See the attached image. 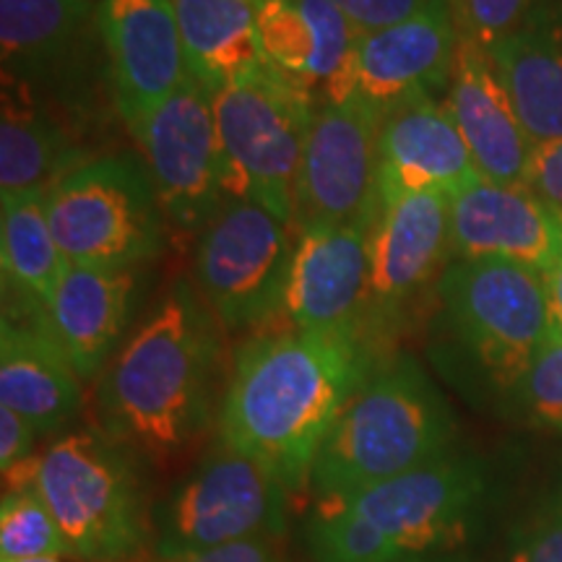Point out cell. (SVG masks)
<instances>
[{
  "label": "cell",
  "instance_id": "obj_1",
  "mask_svg": "<svg viewBox=\"0 0 562 562\" xmlns=\"http://www.w3.org/2000/svg\"><path fill=\"white\" fill-rule=\"evenodd\" d=\"M372 370L360 336L277 331L237 349L220 406V438L297 492L311 482L315 456Z\"/></svg>",
  "mask_w": 562,
  "mask_h": 562
},
{
  "label": "cell",
  "instance_id": "obj_2",
  "mask_svg": "<svg viewBox=\"0 0 562 562\" xmlns=\"http://www.w3.org/2000/svg\"><path fill=\"white\" fill-rule=\"evenodd\" d=\"M216 375V315L188 281H172L102 370L104 432L125 451L172 459L209 427Z\"/></svg>",
  "mask_w": 562,
  "mask_h": 562
},
{
  "label": "cell",
  "instance_id": "obj_3",
  "mask_svg": "<svg viewBox=\"0 0 562 562\" xmlns=\"http://www.w3.org/2000/svg\"><path fill=\"white\" fill-rule=\"evenodd\" d=\"M490 472L474 453L453 451L393 480L318 501L307 521L315 562H398L451 552L482 518Z\"/></svg>",
  "mask_w": 562,
  "mask_h": 562
},
{
  "label": "cell",
  "instance_id": "obj_4",
  "mask_svg": "<svg viewBox=\"0 0 562 562\" xmlns=\"http://www.w3.org/2000/svg\"><path fill=\"white\" fill-rule=\"evenodd\" d=\"M552 334L544 277L529 266L453 258L435 281V362L497 409Z\"/></svg>",
  "mask_w": 562,
  "mask_h": 562
},
{
  "label": "cell",
  "instance_id": "obj_5",
  "mask_svg": "<svg viewBox=\"0 0 562 562\" xmlns=\"http://www.w3.org/2000/svg\"><path fill=\"white\" fill-rule=\"evenodd\" d=\"M456 448V417L414 357L372 364L315 456L311 487L331 501L442 459Z\"/></svg>",
  "mask_w": 562,
  "mask_h": 562
},
{
  "label": "cell",
  "instance_id": "obj_6",
  "mask_svg": "<svg viewBox=\"0 0 562 562\" xmlns=\"http://www.w3.org/2000/svg\"><path fill=\"white\" fill-rule=\"evenodd\" d=\"M34 487L58 521L70 558L128 562L146 542L138 476L108 432L76 430L37 456Z\"/></svg>",
  "mask_w": 562,
  "mask_h": 562
},
{
  "label": "cell",
  "instance_id": "obj_7",
  "mask_svg": "<svg viewBox=\"0 0 562 562\" xmlns=\"http://www.w3.org/2000/svg\"><path fill=\"white\" fill-rule=\"evenodd\" d=\"M45 211L66 263L138 269L165 245V209L144 159L104 154L47 188Z\"/></svg>",
  "mask_w": 562,
  "mask_h": 562
},
{
  "label": "cell",
  "instance_id": "obj_8",
  "mask_svg": "<svg viewBox=\"0 0 562 562\" xmlns=\"http://www.w3.org/2000/svg\"><path fill=\"white\" fill-rule=\"evenodd\" d=\"M235 195H248L294 227V195L313 123V97L277 70L232 81L211 94Z\"/></svg>",
  "mask_w": 562,
  "mask_h": 562
},
{
  "label": "cell",
  "instance_id": "obj_9",
  "mask_svg": "<svg viewBox=\"0 0 562 562\" xmlns=\"http://www.w3.org/2000/svg\"><path fill=\"white\" fill-rule=\"evenodd\" d=\"M290 490L261 461L222 438L157 508L154 554L201 552L245 539H279Z\"/></svg>",
  "mask_w": 562,
  "mask_h": 562
},
{
  "label": "cell",
  "instance_id": "obj_10",
  "mask_svg": "<svg viewBox=\"0 0 562 562\" xmlns=\"http://www.w3.org/2000/svg\"><path fill=\"white\" fill-rule=\"evenodd\" d=\"M292 224L248 195H232L195 235L193 271L216 321L248 328L284 311L294 258Z\"/></svg>",
  "mask_w": 562,
  "mask_h": 562
},
{
  "label": "cell",
  "instance_id": "obj_11",
  "mask_svg": "<svg viewBox=\"0 0 562 562\" xmlns=\"http://www.w3.org/2000/svg\"><path fill=\"white\" fill-rule=\"evenodd\" d=\"M131 133L144 151L167 222L199 235L235 195L211 91L191 76Z\"/></svg>",
  "mask_w": 562,
  "mask_h": 562
},
{
  "label": "cell",
  "instance_id": "obj_12",
  "mask_svg": "<svg viewBox=\"0 0 562 562\" xmlns=\"http://www.w3.org/2000/svg\"><path fill=\"white\" fill-rule=\"evenodd\" d=\"M459 42L451 0H432L417 16L360 34L323 102H362L385 115L417 97L446 94Z\"/></svg>",
  "mask_w": 562,
  "mask_h": 562
},
{
  "label": "cell",
  "instance_id": "obj_13",
  "mask_svg": "<svg viewBox=\"0 0 562 562\" xmlns=\"http://www.w3.org/2000/svg\"><path fill=\"white\" fill-rule=\"evenodd\" d=\"M381 112L362 102H323L302 154L294 229L370 220Z\"/></svg>",
  "mask_w": 562,
  "mask_h": 562
},
{
  "label": "cell",
  "instance_id": "obj_14",
  "mask_svg": "<svg viewBox=\"0 0 562 562\" xmlns=\"http://www.w3.org/2000/svg\"><path fill=\"white\" fill-rule=\"evenodd\" d=\"M294 232L281 313L300 331L360 336V323L370 311V220Z\"/></svg>",
  "mask_w": 562,
  "mask_h": 562
},
{
  "label": "cell",
  "instance_id": "obj_15",
  "mask_svg": "<svg viewBox=\"0 0 562 562\" xmlns=\"http://www.w3.org/2000/svg\"><path fill=\"white\" fill-rule=\"evenodd\" d=\"M97 24L108 47L115 102L128 131L191 79L172 0H102Z\"/></svg>",
  "mask_w": 562,
  "mask_h": 562
},
{
  "label": "cell",
  "instance_id": "obj_16",
  "mask_svg": "<svg viewBox=\"0 0 562 562\" xmlns=\"http://www.w3.org/2000/svg\"><path fill=\"white\" fill-rule=\"evenodd\" d=\"M451 256L446 193H409L372 201L370 311L385 315L435 284Z\"/></svg>",
  "mask_w": 562,
  "mask_h": 562
},
{
  "label": "cell",
  "instance_id": "obj_17",
  "mask_svg": "<svg viewBox=\"0 0 562 562\" xmlns=\"http://www.w3.org/2000/svg\"><path fill=\"white\" fill-rule=\"evenodd\" d=\"M451 256L495 258L544 273L562 250V214L526 186L476 178L448 195Z\"/></svg>",
  "mask_w": 562,
  "mask_h": 562
},
{
  "label": "cell",
  "instance_id": "obj_18",
  "mask_svg": "<svg viewBox=\"0 0 562 562\" xmlns=\"http://www.w3.org/2000/svg\"><path fill=\"white\" fill-rule=\"evenodd\" d=\"M482 178L469 146L438 97H417L389 110L378 131L375 201L409 193L453 195Z\"/></svg>",
  "mask_w": 562,
  "mask_h": 562
},
{
  "label": "cell",
  "instance_id": "obj_19",
  "mask_svg": "<svg viewBox=\"0 0 562 562\" xmlns=\"http://www.w3.org/2000/svg\"><path fill=\"white\" fill-rule=\"evenodd\" d=\"M442 97L482 178L503 186H524L537 144L513 108L490 53L463 34Z\"/></svg>",
  "mask_w": 562,
  "mask_h": 562
},
{
  "label": "cell",
  "instance_id": "obj_20",
  "mask_svg": "<svg viewBox=\"0 0 562 562\" xmlns=\"http://www.w3.org/2000/svg\"><path fill=\"white\" fill-rule=\"evenodd\" d=\"M136 269L66 263L40 323L58 344L81 381L108 368L128 336Z\"/></svg>",
  "mask_w": 562,
  "mask_h": 562
},
{
  "label": "cell",
  "instance_id": "obj_21",
  "mask_svg": "<svg viewBox=\"0 0 562 562\" xmlns=\"http://www.w3.org/2000/svg\"><path fill=\"white\" fill-rule=\"evenodd\" d=\"M487 53L533 144L562 138V3L542 0Z\"/></svg>",
  "mask_w": 562,
  "mask_h": 562
},
{
  "label": "cell",
  "instance_id": "obj_22",
  "mask_svg": "<svg viewBox=\"0 0 562 562\" xmlns=\"http://www.w3.org/2000/svg\"><path fill=\"white\" fill-rule=\"evenodd\" d=\"M81 378L50 334L3 315L0 328V406L53 435L81 412Z\"/></svg>",
  "mask_w": 562,
  "mask_h": 562
},
{
  "label": "cell",
  "instance_id": "obj_23",
  "mask_svg": "<svg viewBox=\"0 0 562 562\" xmlns=\"http://www.w3.org/2000/svg\"><path fill=\"white\" fill-rule=\"evenodd\" d=\"M263 58L302 89H326L339 74L360 32L334 0H258Z\"/></svg>",
  "mask_w": 562,
  "mask_h": 562
},
{
  "label": "cell",
  "instance_id": "obj_24",
  "mask_svg": "<svg viewBox=\"0 0 562 562\" xmlns=\"http://www.w3.org/2000/svg\"><path fill=\"white\" fill-rule=\"evenodd\" d=\"M83 161V151L63 125L34 104L32 89L3 76L0 199L13 201L30 193H47V188Z\"/></svg>",
  "mask_w": 562,
  "mask_h": 562
},
{
  "label": "cell",
  "instance_id": "obj_25",
  "mask_svg": "<svg viewBox=\"0 0 562 562\" xmlns=\"http://www.w3.org/2000/svg\"><path fill=\"white\" fill-rule=\"evenodd\" d=\"M188 70L211 94L269 68L258 37V0H172Z\"/></svg>",
  "mask_w": 562,
  "mask_h": 562
},
{
  "label": "cell",
  "instance_id": "obj_26",
  "mask_svg": "<svg viewBox=\"0 0 562 562\" xmlns=\"http://www.w3.org/2000/svg\"><path fill=\"white\" fill-rule=\"evenodd\" d=\"M91 13L89 0H0L3 76L32 89L70 58Z\"/></svg>",
  "mask_w": 562,
  "mask_h": 562
},
{
  "label": "cell",
  "instance_id": "obj_27",
  "mask_svg": "<svg viewBox=\"0 0 562 562\" xmlns=\"http://www.w3.org/2000/svg\"><path fill=\"white\" fill-rule=\"evenodd\" d=\"M0 214V258L3 279L24 294L37 311L45 307L55 281L66 269V258L55 243L45 211V193L3 201Z\"/></svg>",
  "mask_w": 562,
  "mask_h": 562
},
{
  "label": "cell",
  "instance_id": "obj_28",
  "mask_svg": "<svg viewBox=\"0 0 562 562\" xmlns=\"http://www.w3.org/2000/svg\"><path fill=\"white\" fill-rule=\"evenodd\" d=\"M70 558L58 521L34 484L3 492L0 503V562Z\"/></svg>",
  "mask_w": 562,
  "mask_h": 562
},
{
  "label": "cell",
  "instance_id": "obj_29",
  "mask_svg": "<svg viewBox=\"0 0 562 562\" xmlns=\"http://www.w3.org/2000/svg\"><path fill=\"white\" fill-rule=\"evenodd\" d=\"M503 412L537 430L562 435V334L554 331L537 351Z\"/></svg>",
  "mask_w": 562,
  "mask_h": 562
},
{
  "label": "cell",
  "instance_id": "obj_30",
  "mask_svg": "<svg viewBox=\"0 0 562 562\" xmlns=\"http://www.w3.org/2000/svg\"><path fill=\"white\" fill-rule=\"evenodd\" d=\"M505 562H562V484L526 518Z\"/></svg>",
  "mask_w": 562,
  "mask_h": 562
},
{
  "label": "cell",
  "instance_id": "obj_31",
  "mask_svg": "<svg viewBox=\"0 0 562 562\" xmlns=\"http://www.w3.org/2000/svg\"><path fill=\"white\" fill-rule=\"evenodd\" d=\"M542 0H461L463 37L490 50L497 40L516 30Z\"/></svg>",
  "mask_w": 562,
  "mask_h": 562
},
{
  "label": "cell",
  "instance_id": "obj_32",
  "mask_svg": "<svg viewBox=\"0 0 562 562\" xmlns=\"http://www.w3.org/2000/svg\"><path fill=\"white\" fill-rule=\"evenodd\" d=\"M334 3L357 32L368 34L417 16L432 0H334Z\"/></svg>",
  "mask_w": 562,
  "mask_h": 562
},
{
  "label": "cell",
  "instance_id": "obj_33",
  "mask_svg": "<svg viewBox=\"0 0 562 562\" xmlns=\"http://www.w3.org/2000/svg\"><path fill=\"white\" fill-rule=\"evenodd\" d=\"M524 186L562 214V138L533 146Z\"/></svg>",
  "mask_w": 562,
  "mask_h": 562
},
{
  "label": "cell",
  "instance_id": "obj_34",
  "mask_svg": "<svg viewBox=\"0 0 562 562\" xmlns=\"http://www.w3.org/2000/svg\"><path fill=\"white\" fill-rule=\"evenodd\" d=\"M149 562H284V560H281V554L277 550V539L256 537V539H245V542L211 547V550H201V552L167 554V558L154 554Z\"/></svg>",
  "mask_w": 562,
  "mask_h": 562
},
{
  "label": "cell",
  "instance_id": "obj_35",
  "mask_svg": "<svg viewBox=\"0 0 562 562\" xmlns=\"http://www.w3.org/2000/svg\"><path fill=\"white\" fill-rule=\"evenodd\" d=\"M37 438L40 435L30 422L0 406V469H3V474L34 459L32 451Z\"/></svg>",
  "mask_w": 562,
  "mask_h": 562
},
{
  "label": "cell",
  "instance_id": "obj_36",
  "mask_svg": "<svg viewBox=\"0 0 562 562\" xmlns=\"http://www.w3.org/2000/svg\"><path fill=\"white\" fill-rule=\"evenodd\" d=\"M544 286H547V300H550V315L554 331L562 334V250L558 261L552 263L550 271L542 273Z\"/></svg>",
  "mask_w": 562,
  "mask_h": 562
},
{
  "label": "cell",
  "instance_id": "obj_37",
  "mask_svg": "<svg viewBox=\"0 0 562 562\" xmlns=\"http://www.w3.org/2000/svg\"><path fill=\"white\" fill-rule=\"evenodd\" d=\"M398 562H459V560H453L451 554L442 552V554H419V558H406Z\"/></svg>",
  "mask_w": 562,
  "mask_h": 562
},
{
  "label": "cell",
  "instance_id": "obj_38",
  "mask_svg": "<svg viewBox=\"0 0 562 562\" xmlns=\"http://www.w3.org/2000/svg\"><path fill=\"white\" fill-rule=\"evenodd\" d=\"M21 562H63L60 558H40V560H21Z\"/></svg>",
  "mask_w": 562,
  "mask_h": 562
}]
</instances>
